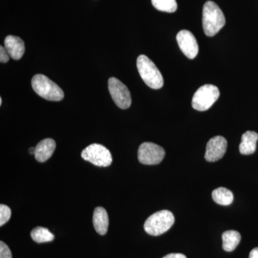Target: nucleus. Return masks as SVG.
I'll use <instances>...</instances> for the list:
<instances>
[{"instance_id": "1", "label": "nucleus", "mask_w": 258, "mask_h": 258, "mask_svg": "<svg viewBox=\"0 0 258 258\" xmlns=\"http://www.w3.org/2000/svg\"><path fill=\"white\" fill-rule=\"evenodd\" d=\"M226 23L225 15L216 3L208 1L203 7V30L207 36L212 37L224 26Z\"/></svg>"}, {"instance_id": "2", "label": "nucleus", "mask_w": 258, "mask_h": 258, "mask_svg": "<svg viewBox=\"0 0 258 258\" xmlns=\"http://www.w3.org/2000/svg\"><path fill=\"white\" fill-rule=\"evenodd\" d=\"M137 69L144 83L153 89H160L164 86V79L156 64L147 56L139 55Z\"/></svg>"}, {"instance_id": "3", "label": "nucleus", "mask_w": 258, "mask_h": 258, "mask_svg": "<svg viewBox=\"0 0 258 258\" xmlns=\"http://www.w3.org/2000/svg\"><path fill=\"white\" fill-rule=\"evenodd\" d=\"M31 83L35 92L47 101H60L63 99L62 90L47 76L42 74L35 75L32 78Z\"/></svg>"}, {"instance_id": "4", "label": "nucleus", "mask_w": 258, "mask_h": 258, "mask_svg": "<svg viewBox=\"0 0 258 258\" xmlns=\"http://www.w3.org/2000/svg\"><path fill=\"white\" fill-rule=\"evenodd\" d=\"M174 223V216L169 210L155 212L146 220L144 230L149 235L159 236L167 232Z\"/></svg>"}, {"instance_id": "5", "label": "nucleus", "mask_w": 258, "mask_h": 258, "mask_svg": "<svg viewBox=\"0 0 258 258\" xmlns=\"http://www.w3.org/2000/svg\"><path fill=\"white\" fill-rule=\"evenodd\" d=\"M220 95V90L217 86L211 84L204 85L194 95L191 106L197 111H207L217 101Z\"/></svg>"}, {"instance_id": "6", "label": "nucleus", "mask_w": 258, "mask_h": 258, "mask_svg": "<svg viewBox=\"0 0 258 258\" xmlns=\"http://www.w3.org/2000/svg\"><path fill=\"white\" fill-rule=\"evenodd\" d=\"M81 157L84 160L89 161L95 166L106 167L111 165L113 158L111 153L99 144H92L83 149Z\"/></svg>"}, {"instance_id": "7", "label": "nucleus", "mask_w": 258, "mask_h": 258, "mask_svg": "<svg viewBox=\"0 0 258 258\" xmlns=\"http://www.w3.org/2000/svg\"><path fill=\"white\" fill-rule=\"evenodd\" d=\"M165 157V151L160 146L144 142L141 144L138 150L139 162L146 165H156L160 164Z\"/></svg>"}, {"instance_id": "8", "label": "nucleus", "mask_w": 258, "mask_h": 258, "mask_svg": "<svg viewBox=\"0 0 258 258\" xmlns=\"http://www.w3.org/2000/svg\"><path fill=\"white\" fill-rule=\"evenodd\" d=\"M108 90L112 99L121 109H127L132 105L130 91L123 83L115 78L108 80Z\"/></svg>"}, {"instance_id": "9", "label": "nucleus", "mask_w": 258, "mask_h": 258, "mask_svg": "<svg viewBox=\"0 0 258 258\" xmlns=\"http://www.w3.org/2000/svg\"><path fill=\"white\" fill-rule=\"evenodd\" d=\"M176 40L179 48L186 57L194 59L198 55L199 45L195 35L189 30H183L178 32Z\"/></svg>"}, {"instance_id": "10", "label": "nucleus", "mask_w": 258, "mask_h": 258, "mask_svg": "<svg viewBox=\"0 0 258 258\" xmlns=\"http://www.w3.org/2000/svg\"><path fill=\"white\" fill-rule=\"evenodd\" d=\"M227 149V142L221 136L213 137L209 141L206 147L205 159L209 162H215L225 155Z\"/></svg>"}, {"instance_id": "11", "label": "nucleus", "mask_w": 258, "mask_h": 258, "mask_svg": "<svg viewBox=\"0 0 258 258\" xmlns=\"http://www.w3.org/2000/svg\"><path fill=\"white\" fill-rule=\"evenodd\" d=\"M5 47L10 57L20 60L25 53V43L20 37L8 35L5 40Z\"/></svg>"}, {"instance_id": "12", "label": "nucleus", "mask_w": 258, "mask_h": 258, "mask_svg": "<svg viewBox=\"0 0 258 258\" xmlns=\"http://www.w3.org/2000/svg\"><path fill=\"white\" fill-rule=\"evenodd\" d=\"M55 147L56 144L53 139H43L35 147V159L39 162H45L48 160L55 152Z\"/></svg>"}, {"instance_id": "13", "label": "nucleus", "mask_w": 258, "mask_h": 258, "mask_svg": "<svg viewBox=\"0 0 258 258\" xmlns=\"http://www.w3.org/2000/svg\"><path fill=\"white\" fill-rule=\"evenodd\" d=\"M93 222L95 230L99 235H106L108 232L109 220H108V213L104 208L98 207L95 209L93 212Z\"/></svg>"}, {"instance_id": "14", "label": "nucleus", "mask_w": 258, "mask_h": 258, "mask_svg": "<svg viewBox=\"0 0 258 258\" xmlns=\"http://www.w3.org/2000/svg\"><path fill=\"white\" fill-rule=\"evenodd\" d=\"M258 134L254 132H245L242 134V140L240 144V152L243 155H250L254 154L257 148Z\"/></svg>"}, {"instance_id": "15", "label": "nucleus", "mask_w": 258, "mask_h": 258, "mask_svg": "<svg viewBox=\"0 0 258 258\" xmlns=\"http://www.w3.org/2000/svg\"><path fill=\"white\" fill-rule=\"evenodd\" d=\"M240 234L237 231H226L222 234V247L227 252H232L240 243Z\"/></svg>"}, {"instance_id": "16", "label": "nucleus", "mask_w": 258, "mask_h": 258, "mask_svg": "<svg viewBox=\"0 0 258 258\" xmlns=\"http://www.w3.org/2000/svg\"><path fill=\"white\" fill-rule=\"evenodd\" d=\"M212 196L215 203L222 206H228L234 200L233 193L230 190L224 187L217 188L214 190Z\"/></svg>"}, {"instance_id": "17", "label": "nucleus", "mask_w": 258, "mask_h": 258, "mask_svg": "<svg viewBox=\"0 0 258 258\" xmlns=\"http://www.w3.org/2000/svg\"><path fill=\"white\" fill-rule=\"evenodd\" d=\"M31 237L32 240L37 243L51 242L55 238V236L48 229L42 227H37L32 230Z\"/></svg>"}, {"instance_id": "18", "label": "nucleus", "mask_w": 258, "mask_h": 258, "mask_svg": "<svg viewBox=\"0 0 258 258\" xmlns=\"http://www.w3.org/2000/svg\"><path fill=\"white\" fill-rule=\"evenodd\" d=\"M152 3L153 6L159 11L172 13L177 10L176 0H152Z\"/></svg>"}, {"instance_id": "19", "label": "nucleus", "mask_w": 258, "mask_h": 258, "mask_svg": "<svg viewBox=\"0 0 258 258\" xmlns=\"http://www.w3.org/2000/svg\"><path fill=\"white\" fill-rule=\"evenodd\" d=\"M11 217V210L7 205H0V226H3L9 221Z\"/></svg>"}, {"instance_id": "20", "label": "nucleus", "mask_w": 258, "mask_h": 258, "mask_svg": "<svg viewBox=\"0 0 258 258\" xmlns=\"http://www.w3.org/2000/svg\"><path fill=\"white\" fill-rule=\"evenodd\" d=\"M11 250L3 241L0 242V258H12Z\"/></svg>"}, {"instance_id": "21", "label": "nucleus", "mask_w": 258, "mask_h": 258, "mask_svg": "<svg viewBox=\"0 0 258 258\" xmlns=\"http://www.w3.org/2000/svg\"><path fill=\"white\" fill-rule=\"evenodd\" d=\"M10 55L5 47L0 46V62L2 63H6L10 60Z\"/></svg>"}, {"instance_id": "22", "label": "nucleus", "mask_w": 258, "mask_h": 258, "mask_svg": "<svg viewBox=\"0 0 258 258\" xmlns=\"http://www.w3.org/2000/svg\"><path fill=\"white\" fill-rule=\"evenodd\" d=\"M162 258H186L184 254L181 253H171L166 254Z\"/></svg>"}, {"instance_id": "23", "label": "nucleus", "mask_w": 258, "mask_h": 258, "mask_svg": "<svg viewBox=\"0 0 258 258\" xmlns=\"http://www.w3.org/2000/svg\"><path fill=\"white\" fill-rule=\"evenodd\" d=\"M249 258H258V247H255L249 252Z\"/></svg>"}, {"instance_id": "24", "label": "nucleus", "mask_w": 258, "mask_h": 258, "mask_svg": "<svg viewBox=\"0 0 258 258\" xmlns=\"http://www.w3.org/2000/svg\"><path fill=\"white\" fill-rule=\"evenodd\" d=\"M29 152H30V154H34V155H35V148H30V149H29Z\"/></svg>"}, {"instance_id": "25", "label": "nucleus", "mask_w": 258, "mask_h": 258, "mask_svg": "<svg viewBox=\"0 0 258 258\" xmlns=\"http://www.w3.org/2000/svg\"><path fill=\"white\" fill-rule=\"evenodd\" d=\"M2 103H3V100H2V98H0V105H2Z\"/></svg>"}]
</instances>
